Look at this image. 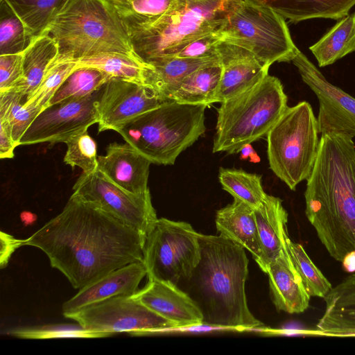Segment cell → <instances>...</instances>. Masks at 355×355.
Segmentation results:
<instances>
[{
  "label": "cell",
  "instance_id": "30bf717a",
  "mask_svg": "<svg viewBox=\"0 0 355 355\" xmlns=\"http://www.w3.org/2000/svg\"><path fill=\"white\" fill-rule=\"evenodd\" d=\"M200 259L199 233L189 223L157 220L144 250L148 278L178 286L190 278Z\"/></svg>",
  "mask_w": 355,
  "mask_h": 355
},
{
  "label": "cell",
  "instance_id": "ba28073f",
  "mask_svg": "<svg viewBox=\"0 0 355 355\" xmlns=\"http://www.w3.org/2000/svg\"><path fill=\"white\" fill-rule=\"evenodd\" d=\"M318 134L312 107L301 101L288 107L266 135L270 168L291 190L313 171L319 150Z\"/></svg>",
  "mask_w": 355,
  "mask_h": 355
},
{
  "label": "cell",
  "instance_id": "ab89813d",
  "mask_svg": "<svg viewBox=\"0 0 355 355\" xmlns=\"http://www.w3.org/2000/svg\"><path fill=\"white\" fill-rule=\"evenodd\" d=\"M223 38L222 31L205 35L190 43L177 56L191 58H218L217 45Z\"/></svg>",
  "mask_w": 355,
  "mask_h": 355
},
{
  "label": "cell",
  "instance_id": "f1b7e54d",
  "mask_svg": "<svg viewBox=\"0 0 355 355\" xmlns=\"http://www.w3.org/2000/svg\"><path fill=\"white\" fill-rule=\"evenodd\" d=\"M218 58H191L175 56L152 64L146 85L169 98L178 85L193 71L205 65L218 62Z\"/></svg>",
  "mask_w": 355,
  "mask_h": 355
},
{
  "label": "cell",
  "instance_id": "b9f144b4",
  "mask_svg": "<svg viewBox=\"0 0 355 355\" xmlns=\"http://www.w3.org/2000/svg\"><path fill=\"white\" fill-rule=\"evenodd\" d=\"M9 122L0 117V158L10 159L14 157V150L17 147Z\"/></svg>",
  "mask_w": 355,
  "mask_h": 355
},
{
  "label": "cell",
  "instance_id": "d590c367",
  "mask_svg": "<svg viewBox=\"0 0 355 355\" xmlns=\"http://www.w3.org/2000/svg\"><path fill=\"white\" fill-rule=\"evenodd\" d=\"M288 250L309 295L311 297L324 298L332 288L331 284L313 263L301 244L289 238Z\"/></svg>",
  "mask_w": 355,
  "mask_h": 355
},
{
  "label": "cell",
  "instance_id": "83f0119b",
  "mask_svg": "<svg viewBox=\"0 0 355 355\" xmlns=\"http://www.w3.org/2000/svg\"><path fill=\"white\" fill-rule=\"evenodd\" d=\"M309 49L319 67L331 64L355 51V12L343 17Z\"/></svg>",
  "mask_w": 355,
  "mask_h": 355
},
{
  "label": "cell",
  "instance_id": "8d00e7d4",
  "mask_svg": "<svg viewBox=\"0 0 355 355\" xmlns=\"http://www.w3.org/2000/svg\"><path fill=\"white\" fill-rule=\"evenodd\" d=\"M7 335L24 339H49L64 338H97L109 334L89 331L77 324H47L19 327L6 331Z\"/></svg>",
  "mask_w": 355,
  "mask_h": 355
},
{
  "label": "cell",
  "instance_id": "e575fe53",
  "mask_svg": "<svg viewBox=\"0 0 355 355\" xmlns=\"http://www.w3.org/2000/svg\"><path fill=\"white\" fill-rule=\"evenodd\" d=\"M5 0H0V55L23 53L35 40Z\"/></svg>",
  "mask_w": 355,
  "mask_h": 355
},
{
  "label": "cell",
  "instance_id": "60d3db41",
  "mask_svg": "<svg viewBox=\"0 0 355 355\" xmlns=\"http://www.w3.org/2000/svg\"><path fill=\"white\" fill-rule=\"evenodd\" d=\"M23 72V53L0 55V92L12 89Z\"/></svg>",
  "mask_w": 355,
  "mask_h": 355
},
{
  "label": "cell",
  "instance_id": "ac0fdd59",
  "mask_svg": "<svg viewBox=\"0 0 355 355\" xmlns=\"http://www.w3.org/2000/svg\"><path fill=\"white\" fill-rule=\"evenodd\" d=\"M147 275L144 261H137L117 268L79 291L62 304L63 313L78 311L85 307L119 295H133Z\"/></svg>",
  "mask_w": 355,
  "mask_h": 355
},
{
  "label": "cell",
  "instance_id": "74e56055",
  "mask_svg": "<svg viewBox=\"0 0 355 355\" xmlns=\"http://www.w3.org/2000/svg\"><path fill=\"white\" fill-rule=\"evenodd\" d=\"M65 144L67 151L64 162L74 168L78 166L84 173H90L98 169V156L96 141L87 130L69 138Z\"/></svg>",
  "mask_w": 355,
  "mask_h": 355
},
{
  "label": "cell",
  "instance_id": "9c48e42d",
  "mask_svg": "<svg viewBox=\"0 0 355 355\" xmlns=\"http://www.w3.org/2000/svg\"><path fill=\"white\" fill-rule=\"evenodd\" d=\"M223 40L249 50L264 67L291 62L297 48L284 18L253 0H237L222 30Z\"/></svg>",
  "mask_w": 355,
  "mask_h": 355
},
{
  "label": "cell",
  "instance_id": "cb8c5ba5",
  "mask_svg": "<svg viewBox=\"0 0 355 355\" xmlns=\"http://www.w3.org/2000/svg\"><path fill=\"white\" fill-rule=\"evenodd\" d=\"M271 8L291 22L313 18L341 19L355 6V0H253Z\"/></svg>",
  "mask_w": 355,
  "mask_h": 355
},
{
  "label": "cell",
  "instance_id": "e0dca14e",
  "mask_svg": "<svg viewBox=\"0 0 355 355\" xmlns=\"http://www.w3.org/2000/svg\"><path fill=\"white\" fill-rule=\"evenodd\" d=\"M132 296L178 328L202 324L203 315L200 307L173 284L148 278L146 286Z\"/></svg>",
  "mask_w": 355,
  "mask_h": 355
},
{
  "label": "cell",
  "instance_id": "44dd1931",
  "mask_svg": "<svg viewBox=\"0 0 355 355\" xmlns=\"http://www.w3.org/2000/svg\"><path fill=\"white\" fill-rule=\"evenodd\" d=\"M263 257L261 270L288 250V213L280 198L268 195L254 209Z\"/></svg>",
  "mask_w": 355,
  "mask_h": 355
},
{
  "label": "cell",
  "instance_id": "7bdbcfd3",
  "mask_svg": "<svg viewBox=\"0 0 355 355\" xmlns=\"http://www.w3.org/2000/svg\"><path fill=\"white\" fill-rule=\"evenodd\" d=\"M1 252L0 266L1 268L6 266L11 254L18 248L23 245L24 240L17 239L12 236L1 232Z\"/></svg>",
  "mask_w": 355,
  "mask_h": 355
},
{
  "label": "cell",
  "instance_id": "603a6c76",
  "mask_svg": "<svg viewBox=\"0 0 355 355\" xmlns=\"http://www.w3.org/2000/svg\"><path fill=\"white\" fill-rule=\"evenodd\" d=\"M216 227L220 235L248 250L261 268L263 257L253 208L234 198L232 203L217 211Z\"/></svg>",
  "mask_w": 355,
  "mask_h": 355
},
{
  "label": "cell",
  "instance_id": "6da1fadb",
  "mask_svg": "<svg viewBox=\"0 0 355 355\" xmlns=\"http://www.w3.org/2000/svg\"><path fill=\"white\" fill-rule=\"evenodd\" d=\"M146 236L96 204L72 194L62 211L23 245L43 251L52 268L76 289L137 261H144Z\"/></svg>",
  "mask_w": 355,
  "mask_h": 355
},
{
  "label": "cell",
  "instance_id": "5bb4252c",
  "mask_svg": "<svg viewBox=\"0 0 355 355\" xmlns=\"http://www.w3.org/2000/svg\"><path fill=\"white\" fill-rule=\"evenodd\" d=\"M100 92L46 107L23 134L19 146L65 143L73 135L87 130L98 123L95 102Z\"/></svg>",
  "mask_w": 355,
  "mask_h": 355
},
{
  "label": "cell",
  "instance_id": "d4e9b609",
  "mask_svg": "<svg viewBox=\"0 0 355 355\" xmlns=\"http://www.w3.org/2000/svg\"><path fill=\"white\" fill-rule=\"evenodd\" d=\"M58 53L55 41L45 31L23 52V72L12 89L22 93L26 102L40 85L45 72Z\"/></svg>",
  "mask_w": 355,
  "mask_h": 355
},
{
  "label": "cell",
  "instance_id": "52a82bcc",
  "mask_svg": "<svg viewBox=\"0 0 355 355\" xmlns=\"http://www.w3.org/2000/svg\"><path fill=\"white\" fill-rule=\"evenodd\" d=\"M288 107L280 80L268 74L245 92L220 103L213 153H238L267 135Z\"/></svg>",
  "mask_w": 355,
  "mask_h": 355
},
{
  "label": "cell",
  "instance_id": "836d02e7",
  "mask_svg": "<svg viewBox=\"0 0 355 355\" xmlns=\"http://www.w3.org/2000/svg\"><path fill=\"white\" fill-rule=\"evenodd\" d=\"M218 178L224 190L254 209L262 203L267 196L259 175L241 169L220 168Z\"/></svg>",
  "mask_w": 355,
  "mask_h": 355
},
{
  "label": "cell",
  "instance_id": "5b68a950",
  "mask_svg": "<svg viewBox=\"0 0 355 355\" xmlns=\"http://www.w3.org/2000/svg\"><path fill=\"white\" fill-rule=\"evenodd\" d=\"M157 21L125 28L136 54L148 64L177 56L193 41L225 27L237 0H176Z\"/></svg>",
  "mask_w": 355,
  "mask_h": 355
},
{
  "label": "cell",
  "instance_id": "ffe728a7",
  "mask_svg": "<svg viewBox=\"0 0 355 355\" xmlns=\"http://www.w3.org/2000/svg\"><path fill=\"white\" fill-rule=\"evenodd\" d=\"M266 273L268 275L272 302L277 310L300 313L308 309L311 296L293 266L288 250L270 263Z\"/></svg>",
  "mask_w": 355,
  "mask_h": 355
},
{
  "label": "cell",
  "instance_id": "7c38bea8",
  "mask_svg": "<svg viewBox=\"0 0 355 355\" xmlns=\"http://www.w3.org/2000/svg\"><path fill=\"white\" fill-rule=\"evenodd\" d=\"M73 191V194L96 204L145 236L158 219L150 190L142 193L128 192L110 181L98 168L90 173H83Z\"/></svg>",
  "mask_w": 355,
  "mask_h": 355
},
{
  "label": "cell",
  "instance_id": "1f68e13d",
  "mask_svg": "<svg viewBox=\"0 0 355 355\" xmlns=\"http://www.w3.org/2000/svg\"><path fill=\"white\" fill-rule=\"evenodd\" d=\"M110 78L107 73L96 68H76L55 92L48 106L86 97L100 89Z\"/></svg>",
  "mask_w": 355,
  "mask_h": 355
},
{
  "label": "cell",
  "instance_id": "8992f818",
  "mask_svg": "<svg viewBox=\"0 0 355 355\" xmlns=\"http://www.w3.org/2000/svg\"><path fill=\"white\" fill-rule=\"evenodd\" d=\"M207 107L171 101L135 117L116 132L151 163L171 165L205 132Z\"/></svg>",
  "mask_w": 355,
  "mask_h": 355
},
{
  "label": "cell",
  "instance_id": "f35d334b",
  "mask_svg": "<svg viewBox=\"0 0 355 355\" xmlns=\"http://www.w3.org/2000/svg\"><path fill=\"white\" fill-rule=\"evenodd\" d=\"M76 69L73 60H53L49 65L44 76L33 94L26 103H33L42 109L48 107L55 92L70 73Z\"/></svg>",
  "mask_w": 355,
  "mask_h": 355
},
{
  "label": "cell",
  "instance_id": "277c9868",
  "mask_svg": "<svg viewBox=\"0 0 355 355\" xmlns=\"http://www.w3.org/2000/svg\"><path fill=\"white\" fill-rule=\"evenodd\" d=\"M46 30L58 47L55 60L108 52L137 55L111 0H68Z\"/></svg>",
  "mask_w": 355,
  "mask_h": 355
},
{
  "label": "cell",
  "instance_id": "d6986e66",
  "mask_svg": "<svg viewBox=\"0 0 355 355\" xmlns=\"http://www.w3.org/2000/svg\"><path fill=\"white\" fill-rule=\"evenodd\" d=\"M150 161L125 142H113L105 155L98 156V168L110 181L132 193L149 191Z\"/></svg>",
  "mask_w": 355,
  "mask_h": 355
},
{
  "label": "cell",
  "instance_id": "2e32d148",
  "mask_svg": "<svg viewBox=\"0 0 355 355\" xmlns=\"http://www.w3.org/2000/svg\"><path fill=\"white\" fill-rule=\"evenodd\" d=\"M222 75L216 103L235 96L263 80L269 68L261 64L248 49L223 40L217 45Z\"/></svg>",
  "mask_w": 355,
  "mask_h": 355
},
{
  "label": "cell",
  "instance_id": "4fadbf2b",
  "mask_svg": "<svg viewBox=\"0 0 355 355\" xmlns=\"http://www.w3.org/2000/svg\"><path fill=\"white\" fill-rule=\"evenodd\" d=\"M171 101L149 85L112 77L95 102L98 132H116L135 117Z\"/></svg>",
  "mask_w": 355,
  "mask_h": 355
},
{
  "label": "cell",
  "instance_id": "7402d4cb",
  "mask_svg": "<svg viewBox=\"0 0 355 355\" xmlns=\"http://www.w3.org/2000/svg\"><path fill=\"white\" fill-rule=\"evenodd\" d=\"M323 299L325 309L317 331L327 336H355V272L332 287Z\"/></svg>",
  "mask_w": 355,
  "mask_h": 355
},
{
  "label": "cell",
  "instance_id": "ee69618b",
  "mask_svg": "<svg viewBox=\"0 0 355 355\" xmlns=\"http://www.w3.org/2000/svg\"><path fill=\"white\" fill-rule=\"evenodd\" d=\"M240 152H241V157L242 159H248L250 157V158H251V162L259 161V157L257 155L256 153L252 148L250 144L245 145L241 148Z\"/></svg>",
  "mask_w": 355,
  "mask_h": 355
},
{
  "label": "cell",
  "instance_id": "d6a6232c",
  "mask_svg": "<svg viewBox=\"0 0 355 355\" xmlns=\"http://www.w3.org/2000/svg\"><path fill=\"white\" fill-rule=\"evenodd\" d=\"M26 103L25 96L19 92H0V117L9 122L17 146L23 134L42 111L39 106Z\"/></svg>",
  "mask_w": 355,
  "mask_h": 355
},
{
  "label": "cell",
  "instance_id": "f546056e",
  "mask_svg": "<svg viewBox=\"0 0 355 355\" xmlns=\"http://www.w3.org/2000/svg\"><path fill=\"white\" fill-rule=\"evenodd\" d=\"M125 28L151 24L177 7L176 0H111Z\"/></svg>",
  "mask_w": 355,
  "mask_h": 355
},
{
  "label": "cell",
  "instance_id": "8fae6325",
  "mask_svg": "<svg viewBox=\"0 0 355 355\" xmlns=\"http://www.w3.org/2000/svg\"><path fill=\"white\" fill-rule=\"evenodd\" d=\"M63 315L87 330L110 336L123 332L139 336L178 328L132 295L112 297Z\"/></svg>",
  "mask_w": 355,
  "mask_h": 355
},
{
  "label": "cell",
  "instance_id": "484cf974",
  "mask_svg": "<svg viewBox=\"0 0 355 355\" xmlns=\"http://www.w3.org/2000/svg\"><path fill=\"white\" fill-rule=\"evenodd\" d=\"M222 75L220 62L193 71L178 85L169 98L179 103L209 105L216 103Z\"/></svg>",
  "mask_w": 355,
  "mask_h": 355
},
{
  "label": "cell",
  "instance_id": "3957f363",
  "mask_svg": "<svg viewBox=\"0 0 355 355\" xmlns=\"http://www.w3.org/2000/svg\"><path fill=\"white\" fill-rule=\"evenodd\" d=\"M200 259L190 278L202 324L235 329L263 326L248 308L245 291L248 259L245 248L220 234L199 233Z\"/></svg>",
  "mask_w": 355,
  "mask_h": 355
},
{
  "label": "cell",
  "instance_id": "9a60e30c",
  "mask_svg": "<svg viewBox=\"0 0 355 355\" xmlns=\"http://www.w3.org/2000/svg\"><path fill=\"white\" fill-rule=\"evenodd\" d=\"M291 62L297 68L302 80L318 97L319 133L335 132L355 137V98L330 83L299 49Z\"/></svg>",
  "mask_w": 355,
  "mask_h": 355
},
{
  "label": "cell",
  "instance_id": "4316f807",
  "mask_svg": "<svg viewBox=\"0 0 355 355\" xmlns=\"http://www.w3.org/2000/svg\"><path fill=\"white\" fill-rule=\"evenodd\" d=\"M76 68L93 67L101 70L111 77L121 78L146 85L152 66L138 55L108 52L74 61Z\"/></svg>",
  "mask_w": 355,
  "mask_h": 355
},
{
  "label": "cell",
  "instance_id": "7a4b0ae2",
  "mask_svg": "<svg viewBox=\"0 0 355 355\" xmlns=\"http://www.w3.org/2000/svg\"><path fill=\"white\" fill-rule=\"evenodd\" d=\"M305 214L331 257L355 272V144L341 133L322 135L306 180Z\"/></svg>",
  "mask_w": 355,
  "mask_h": 355
},
{
  "label": "cell",
  "instance_id": "4dcf8cb0",
  "mask_svg": "<svg viewBox=\"0 0 355 355\" xmlns=\"http://www.w3.org/2000/svg\"><path fill=\"white\" fill-rule=\"evenodd\" d=\"M36 38L49 25L68 0H5Z\"/></svg>",
  "mask_w": 355,
  "mask_h": 355
}]
</instances>
